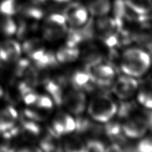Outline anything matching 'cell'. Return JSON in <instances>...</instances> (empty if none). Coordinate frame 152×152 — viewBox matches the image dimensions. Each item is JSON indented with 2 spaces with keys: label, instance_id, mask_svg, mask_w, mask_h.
<instances>
[{
  "label": "cell",
  "instance_id": "1",
  "mask_svg": "<svg viewBox=\"0 0 152 152\" xmlns=\"http://www.w3.org/2000/svg\"><path fill=\"white\" fill-rule=\"evenodd\" d=\"M151 64V57L143 49L133 48L124 52L121 59V68L126 75L140 77L147 72Z\"/></svg>",
  "mask_w": 152,
  "mask_h": 152
},
{
  "label": "cell",
  "instance_id": "2",
  "mask_svg": "<svg viewBox=\"0 0 152 152\" xmlns=\"http://www.w3.org/2000/svg\"><path fill=\"white\" fill-rule=\"evenodd\" d=\"M115 102L106 95H99L92 99L88 105V112L93 120L99 123L110 121L118 112Z\"/></svg>",
  "mask_w": 152,
  "mask_h": 152
},
{
  "label": "cell",
  "instance_id": "3",
  "mask_svg": "<svg viewBox=\"0 0 152 152\" xmlns=\"http://www.w3.org/2000/svg\"><path fill=\"white\" fill-rule=\"evenodd\" d=\"M67 27L63 13H52L45 20L43 29V37L51 42L60 39L67 34Z\"/></svg>",
  "mask_w": 152,
  "mask_h": 152
},
{
  "label": "cell",
  "instance_id": "4",
  "mask_svg": "<svg viewBox=\"0 0 152 152\" xmlns=\"http://www.w3.org/2000/svg\"><path fill=\"white\" fill-rule=\"evenodd\" d=\"M86 71L88 72L93 83L102 86L110 85L115 77L114 67L102 60L88 65Z\"/></svg>",
  "mask_w": 152,
  "mask_h": 152
},
{
  "label": "cell",
  "instance_id": "5",
  "mask_svg": "<svg viewBox=\"0 0 152 152\" xmlns=\"http://www.w3.org/2000/svg\"><path fill=\"white\" fill-rule=\"evenodd\" d=\"M119 27L115 19L103 16L99 18L96 23L97 34L105 44L113 47L119 41Z\"/></svg>",
  "mask_w": 152,
  "mask_h": 152
},
{
  "label": "cell",
  "instance_id": "6",
  "mask_svg": "<svg viewBox=\"0 0 152 152\" xmlns=\"http://www.w3.org/2000/svg\"><path fill=\"white\" fill-rule=\"evenodd\" d=\"M121 126L126 137L131 139L142 138L149 129V126L145 115L134 113L126 118Z\"/></svg>",
  "mask_w": 152,
  "mask_h": 152
},
{
  "label": "cell",
  "instance_id": "7",
  "mask_svg": "<svg viewBox=\"0 0 152 152\" xmlns=\"http://www.w3.org/2000/svg\"><path fill=\"white\" fill-rule=\"evenodd\" d=\"M63 15L67 26L73 28L83 27L88 21V10L80 3H72L67 5Z\"/></svg>",
  "mask_w": 152,
  "mask_h": 152
},
{
  "label": "cell",
  "instance_id": "8",
  "mask_svg": "<svg viewBox=\"0 0 152 152\" xmlns=\"http://www.w3.org/2000/svg\"><path fill=\"white\" fill-rule=\"evenodd\" d=\"M62 104L67 111L75 115H80L87 106L86 94L82 90L74 88L64 94Z\"/></svg>",
  "mask_w": 152,
  "mask_h": 152
},
{
  "label": "cell",
  "instance_id": "9",
  "mask_svg": "<svg viewBox=\"0 0 152 152\" xmlns=\"http://www.w3.org/2000/svg\"><path fill=\"white\" fill-rule=\"evenodd\" d=\"M138 88L136 79L125 74L120 76L113 86V92L121 99H127L134 96Z\"/></svg>",
  "mask_w": 152,
  "mask_h": 152
},
{
  "label": "cell",
  "instance_id": "10",
  "mask_svg": "<svg viewBox=\"0 0 152 152\" xmlns=\"http://www.w3.org/2000/svg\"><path fill=\"white\" fill-rule=\"evenodd\" d=\"M75 119L69 113L61 112L54 118L50 129L58 137L69 135L75 130Z\"/></svg>",
  "mask_w": 152,
  "mask_h": 152
},
{
  "label": "cell",
  "instance_id": "11",
  "mask_svg": "<svg viewBox=\"0 0 152 152\" xmlns=\"http://www.w3.org/2000/svg\"><path fill=\"white\" fill-rule=\"evenodd\" d=\"M87 9L89 13L95 17L105 16L111 10L110 0H88Z\"/></svg>",
  "mask_w": 152,
  "mask_h": 152
},
{
  "label": "cell",
  "instance_id": "12",
  "mask_svg": "<svg viewBox=\"0 0 152 152\" xmlns=\"http://www.w3.org/2000/svg\"><path fill=\"white\" fill-rule=\"evenodd\" d=\"M134 38L139 45L152 48V24H142L134 33Z\"/></svg>",
  "mask_w": 152,
  "mask_h": 152
},
{
  "label": "cell",
  "instance_id": "13",
  "mask_svg": "<svg viewBox=\"0 0 152 152\" xmlns=\"http://www.w3.org/2000/svg\"><path fill=\"white\" fill-rule=\"evenodd\" d=\"M79 56L80 51L77 47L66 45L59 49L56 58L59 63L69 64L77 60Z\"/></svg>",
  "mask_w": 152,
  "mask_h": 152
},
{
  "label": "cell",
  "instance_id": "14",
  "mask_svg": "<svg viewBox=\"0 0 152 152\" xmlns=\"http://www.w3.org/2000/svg\"><path fill=\"white\" fill-rule=\"evenodd\" d=\"M130 10L135 14L143 17L152 11V0H124Z\"/></svg>",
  "mask_w": 152,
  "mask_h": 152
},
{
  "label": "cell",
  "instance_id": "15",
  "mask_svg": "<svg viewBox=\"0 0 152 152\" xmlns=\"http://www.w3.org/2000/svg\"><path fill=\"white\" fill-rule=\"evenodd\" d=\"M43 83L45 84L46 90L49 94H51L54 102L57 104H62L64 93L62 89L61 83L58 81L50 80L47 77Z\"/></svg>",
  "mask_w": 152,
  "mask_h": 152
},
{
  "label": "cell",
  "instance_id": "16",
  "mask_svg": "<svg viewBox=\"0 0 152 152\" xmlns=\"http://www.w3.org/2000/svg\"><path fill=\"white\" fill-rule=\"evenodd\" d=\"M62 148L65 151L69 152L87 151L86 143L77 135H69L66 137L62 143Z\"/></svg>",
  "mask_w": 152,
  "mask_h": 152
},
{
  "label": "cell",
  "instance_id": "17",
  "mask_svg": "<svg viewBox=\"0 0 152 152\" xmlns=\"http://www.w3.org/2000/svg\"><path fill=\"white\" fill-rule=\"evenodd\" d=\"M70 82L75 89H82L89 85V82H93L91 81L90 76L88 72L86 71H77L75 72L70 79Z\"/></svg>",
  "mask_w": 152,
  "mask_h": 152
},
{
  "label": "cell",
  "instance_id": "18",
  "mask_svg": "<svg viewBox=\"0 0 152 152\" xmlns=\"http://www.w3.org/2000/svg\"><path fill=\"white\" fill-rule=\"evenodd\" d=\"M50 134L46 135L40 142V147L45 151H59V148H62V145L59 144L58 141L59 137L57 136L49 129Z\"/></svg>",
  "mask_w": 152,
  "mask_h": 152
},
{
  "label": "cell",
  "instance_id": "19",
  "mask_svg": "<svg viewBox=\"0 0 152 152\" xmlns=\"http://www.w3.org/2000/svg\"><path fill=\"white\" fill-rule=\"evenodd\" d=\"M137 99L146 109L152 110V83L143 87L137 95Z\"/></svg>",
  "mask_w": 152,
  "mask_h": 152
},
{
  "label": "cell",
  "instance_id": "20",
  "mask_svg": "<svg viewBox=\"0 0 152 152\" xmlns=\"http://www.w3.org/2000/svg\"><path fill=\"white\" fill-rule=\"evenodd\" d=\"M40 133V128L38 125L33 121L23 122L22 134L23 137L26 140H33L39 135Z\"/></svg>",
  "mask_w": 152,
  "mask_h": 152
},
{
  "label": "cell",
  "instance_id": "21",
  "mask_svg": "<svg viewBox=\"0 0 152 152\" xmlns=\"http://www.w3.org/2000/svg\"><path fill=\"white\" fill-rule=\"evenodd\" d=\"M4 44L8 52V56H9L8 61L17 60L20 56L21 51L20 44L13 40H8L4 42Z\"/></svg>",
  "mask_w": 152,
  "mask_h": 152
},
{
  "label": "cell",
  "instance_id": "22",
  "mask_svg": "<svg viewBox=\"0 0 152 152\" xmlns=\"http://www.w3.org/2000/svg\"><path fill=\"white\" fill-rule=\"evenodd\" d=\"M57 59L55 56L51 52H45L42 58L36 61V66L38 68L44 69L48 67H53L57 63Z\"/></svg>",
  "mask_w": 152,
  "mask_h": 152
},
{
  "label": "cell",
  "instance_id": "23",
  "mask_svg": "<svg viewBox=\"0 0 152 152\" xmlns=\"http://www.w3.org/2000/svg\"><path fill=\"white\" fill-rule=\"evenodd\" d=\"M14 120L6 110L0 111V132H4L13 127Z\"/></svg>",
  "mask_w": 152,
  "mask_h": 152
},
{
  "label": "cell",
  "instance_id": "24",
  "mask_svg": "<svg viewBox=\"0 0 152 152\" xmlns=\"http://www.w3.org/2000/svg\"><path fill=\"white\" fill-rule=\"evenodd\" d=\"M42 48H43V43L41 39H37V38L29 39L23 44V50L24 52L28 53L29 56Z\"/></svg>",
  "mask_w": 152,
  "mask_h": 152
},
{
  "label": "cell",
  "instance_id": "25",
  "mask_svg": "<svg viewBox=\"0 0 152 152\" xmlns=\"http://www.w3.org/2000/svg\"><path fill=\"white\" fill-rule=\"evenodd\" d=\"M25 82L31 88H34L38 83V72L34 67H29L25 72Z\"/></svg>",
  "mask_w": 152,
  "mask_h": 152
},
{
  "label": "cell",
  "instance_id": "26",
  "mask_svg": "<svg viewBox=\"0 0 152 152\" xmlns=\"http://www.w3.org/2000/svg\"><path fill=\"white\" fill-rule=\"evenodd\" d=\"M87 151H106V146L102 141L97 139L88 140L86 143Z\"/></svg>",
  "mask_w": 152,
  "mask_h": 152
},
{
  "label": "cell",
  "instance_id": "27",
  "mask_svg": "<svg viewBox=\"0 0 152 152\" xmlns=\"http://www.w3.org/2000/svg\"><path fill=\"white\" fill-rule=\"evenodd\" d=\"M140 139L136 145L137 151L140 152H152V137L143 136Z\"/></svg>",
  "mask_w": 152,
  "mask_h": 152
},
{
  "label": "cell",
  "instance_id": "28",
  "mask_svg": "<svg viewBox=\"0 0 152 152\" xmlns=\"http://www.w3.org/2000/svg\"><path fill=\"white\" fill-rule=\"evenodd\" d=\"M1 29L5 35L12 36L15 33L17 27L12 18H6L4 19L1 23Z\"/></svg>",
  "mask_w": 152,
  "mask_h": 152
},
{
  "label": "cell",
  "instance_id": "29",
  "mask_svg": "<svg viewBox=\"0 0 152 152\" xmlns=\"http://www.w3.org/2000/svg\"><path fill=\"white\" fill-rule=\"evenodd\" d=\"M16 12L15 0H4L0 5V12L3 14L11 15Z\"/></svg>",
  "mask_w": 152,
  "mask_h": 152
},
{
  "label": "cell",
  "instance_id": "30",
  "mask_svg": "<svg viewBox=\"0 0 152 152\" xmlns=\"http://www.w3.org/2000/svg\"><path fill=\"white\" fill-rule=\"evenodd\" d=\"M36 107L39 109H42L45 111L51 110L53 107V103L51 99L47 96H38L36 103Z\"/></svg>",
  "mask_w": 152,
  "mask_h": 152
},
{
  "label": "cell",
  "instance_id": "31",
  "mask_svg": "<svg viewBox=\"0 0 152 152\" xmlns=\"http://www.w3.org/2000/svg\"><path fill=\"white\" fill-rule=\"evenodd\" d=\"M23 14L28 18L39 20L43 15V11L40 8L34 6L27 7L23 9Z\"/></svg>",
  "mask_w": 152,
  "mask_h": 152
},
{
  "label": "cell",
  "instance_id": "32",
  "mask_svg": "<svg viewBox=\"0 0 152 152\" xmlns=\"http://www.w3.org/2000/svg\"><path fill=\"white\" fill-rule=\"evenodd\" d=\"M29 66V61L26 59H22L18 61V63L16 66L15 74V75L20 77L23 75L24 73L26 71V69L28 68Z\"/></svg>",
  "mask_w": 152,
  "mask_h": 152
},
{
  "label": "cell",
  "instance_id": "33",
  "mask_svg": "<svg viewBox=\"0 0 152 152\" xmlns=\"http://www.w3.org/2000/svg\"><path fill=\"white\" fill-rule=\"evenodd\" d=\"M22 97L26 104L31 105L34 104L36 103L38 97V95L35 93L33 89H31V90H29L25 94H23Z\"/></svg>",
  "mask_w": 152,
  "mask_h": 152
},
{
  "label": "cell",
  "instance_id": "34",
  "mask_svg": "<svg viewBox=\"0 0 152 152\" xmlns=\"http://www.w3.org/2000/svg\"><path fill=\"white\" fill-rule=\"evenodd\" d=\"M28 27H27V24L25 21H21L20 23V26L18 29L17 35L19 39H22L26 36L27 34H28Z\"/></svg>",
  "mask_w": 152,
  "mask_h": 152
},
{
  "label": "cell",
  "instance_id": "35",
  "mask_svg": "<svg viewBox=\"0 0 152 152\" xmlns=\"http://www.w3.org/2000/svg\"><path fill=\"white\" fill-rule=\"evenodd\" d=\"M0 58L5 61H8V59H9L8 52L5 47L4 43L0 45Z\"/></svg>",
  "mask_w": 152,
  "mask_h": 152
},
{
  "label": "cell",
  "instance_id": "36",
  "mask_svg": "<svg viewBox=\"0 0 152 152\" xmlns=\"http://www.w3.org/2000/svg\"><path fill=\"white\" fill-rule=\"evenodd\" d=\"M6 110L7 111V112L9 113L10 115L12 116L13 119H15L17 118L18 113H17V112H16V110L13 107H12V106L7 107Z\"/></svg>",
  "mask_w": 152,
  "mask_h": 152
},
{
  "label": "cell",
  "instance_id": "37",
  "mask_svg": "<svg viewBox=\"0 0 152 152\" xmlns=\"http://www.w3.org/2000/svg\"><path fill=\"white\" fill-rule=\"evenodd\" d=\"M54 1L58 3H65V2H68L70 0H54Z\"/></svg>",
  "mask_w": 152,
  "mask_h": 152
},
{
  "label": "cell",
  "instance_id": "38",
  "mask_svg": "<svg viewBox=\"0 0 152 152\" xmlns=\"http://www.w3.org/2000/svg\"><path fill=\"white\" fill-rule=\"evenodd\" d=\"M38 1H40V2H45L46 0H37Z\"/></svg>",
  "mask_w": 152,
  "mask_h": 152
}]
</instances>
